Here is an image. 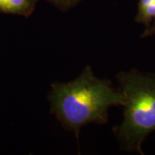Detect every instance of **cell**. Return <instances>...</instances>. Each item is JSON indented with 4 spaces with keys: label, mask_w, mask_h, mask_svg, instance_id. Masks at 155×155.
Masks as SVG:
<instances>
[{
    "label": "cell",
    "mask_w": 155,
    "mask_h": 155,
    "mask_svg": "<svg viewBox=\"0 0 155 155\" xmlns=\"http://www.w3.org/2000/svg\"><path fill=\"white\" fill-rule=\"evenodd\" d=\"M51 112L65 129L78 137L81 129L90 123L105 124L108 109L124 105V96L111 82L95 76L87 66L79 77L68 83L52 84L48 94Z\"/></svg>",
    "instance_id": "cell-1"
},
{
    "label": "cell",
    "mask_w": 155,
    "mask_h": 155,
    "mask_svg": "<svg viewBox=\"0 0 155 155\" xmlns=\"http://www.w3.org/2000/svg\"><path fill=\"white\" fill-rule=\"evenodd\" d=\"M124 96V119L113 131L127 150L143 154L141 144L155 131V75L137 71L117 75Z\"/></svg>",
    "instance_id": "cell-2"
},
{
    "label": "cell",
    "mask_w": 155,
    "mask_h": 155,
    "mask_svg": "<svg viewBox=\"0 0 155 155\" xmlns=\"http://www.w3.org/2000/svg\"><path fill=\"white\" fill-rule=\"evenodd\" d=\"M32 0H0V11L6 13L29 15L33 9Z\"/></svg>",
    "instance_id": "cell-3"
},
{
    "label": "cell",
    "mask_w": 155,
    "mask_h": 155,
    "mask_svg": "<svg viewBox=\"0 0 155 155\" xmlns=\"http://www.w3.org/2000/svg\"><path fill=\"white\" fill-rule=\"evenodd\" d=\"M155 17V3L152 2L147 6L144 10L138 12L136 17V22L142 23L146 25V28L151 25V22Z\"/></svg>",
    "instance_id": "cell-4"
},
{
    "label": "cell",
    "mask_w": 155,
    "mask_h": 155,
    "mask_svg": "<svg viewBox=\"0 0 155 155\" xmlns=\"http://www.w3.org/2000/svg\"><path fill=\"white\" fill-rule=\"evenodd\" d=\"M52 3L55 4L60 8L65 9H69L78 2L80 0H49Z\"/></svg>",
    "instance_id": "cell-5"
},
{
    "label": "cell",
    "mask_w": 155,
    "mask_h": 155,
    "mask_svg": "<svg viewBox=\"0 0 155 155\" xmlns=\"http://www.w3.org/2000/svg\"><path fill=\"white\" fill-rule=\"evenodd\" d=\"M153 35H155V17L154 18V23L146 28V30H144L141 35V38H147V37Z\"/></svg>",
    "instance_id": "cell-6"
},
{
    "label": "cell",
    "mask_w": 155,
    "mask_h": 155,
    "mask_svg": "<svg viewBox=\"0 0 155 155\" xmlns=\"http://www.w3.org/2000/svg\"><path fill=\"white\" fill-rule=\"evenodd\" d=\"M152 0H139L138 4V12H141L146 8L147 6H149L151 3H152Z\"/></svg>",
    "instance_id": "cell-7"
},
{
    "label": "cell",
    "mask_w": 155,
    "mask_h": 155,
    "mask_svg": "<svg viewBox=\"0 0 155 155\" xmlns=\"http://www.w3.org/2000/svg\"><path fill=\"white\" fill-rule=\"evenodd\" d=\"M152 1H153V2L155 3V0H152Z\"/></svg>",
    "instance_id": "cell-8"
}]
</instances>
